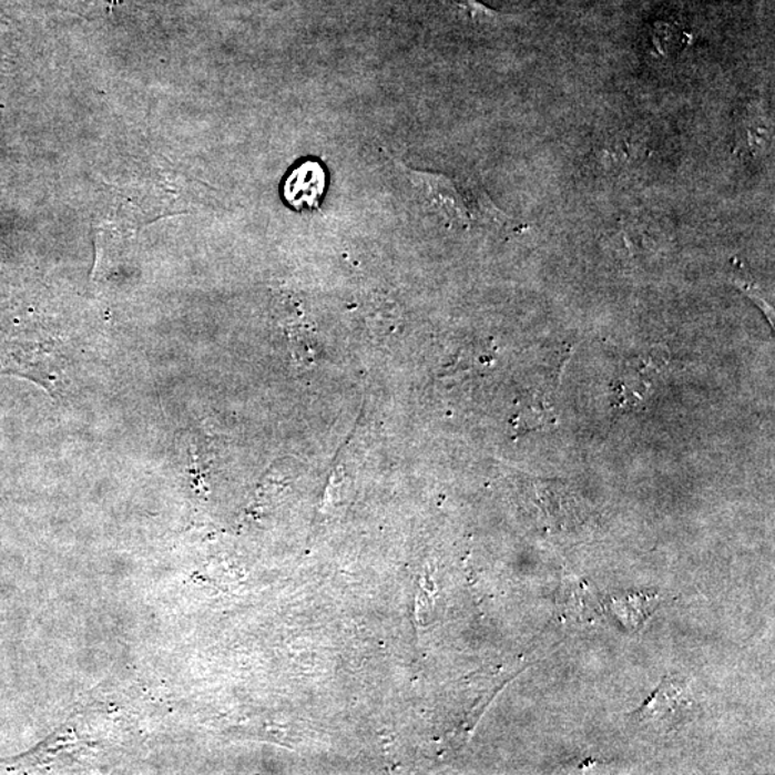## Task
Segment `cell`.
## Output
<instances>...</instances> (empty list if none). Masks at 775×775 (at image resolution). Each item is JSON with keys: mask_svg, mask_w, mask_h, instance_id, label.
I'll list each match as a JSON object with an SVG mask.
<instances>
[{"mask_svg": "<svg viewBox=\"0 0 775 775\" xmlns=\"http://www.w3.org/2000/svg\"><path fill=\"white\" fill-rule=\"evenodd\" d=\"M694 714V696L690 681L681 675H667L645 704L633 713L635 723L661 733H670L685 724Z\"/></svg>", "mask_w": 775, "mask_h": 775, "instance_id": "cell-1", "label": "cell"}, {"mask_svg": "<svg viewBox=\"0 0 775 775\" xmlns=\"http://www.w3.org/2000/svg\"><path fill=\"white\" fill-rule=\"evenodd\" d=\"M398 169L407 175L408 182L414 185L419 196L427 200L432 207L441 210L448 218L460 223H468L471 216L470 190L460 188V185L447 175L416 172L407 169L401 161H397Z\"/></svg>", "mask_w": 775, "mask_h": 775, "instance_id": "cell-2", "label": "cell"}, {"mask_svg": "<svg viewBox=\"0 0 775 775\" xmlns=\"http://www.w3.org/2000/svg\"><path fill=\"white\" fill-rule=\"evenodd\" d=\"M448 2L451 3V7L455 8L458 13L465 14L471 22H496L497 19L503 17V14L492 11V9L477 2V0H448Z\"/></svg>", "mask_w": 775, "mask_h": 775, "instance_id": "cell-4", "label": "cell"}, {"mask_svg": "<svg viewBox=\"0 0 775 775\" xmlns=\"http://www.w3.org/2000/svg\"><path fill=\"white\" fill-rule=\"evenodd\" d=\"M325 190V172L318 163L300 164L287 177L284 197L292 207L302 210L318 206Z\"/></svg>", "mask_w": 775, "mask_h": 775, "instance_id": "cell-3", "label": "cell"}]
</instances>
